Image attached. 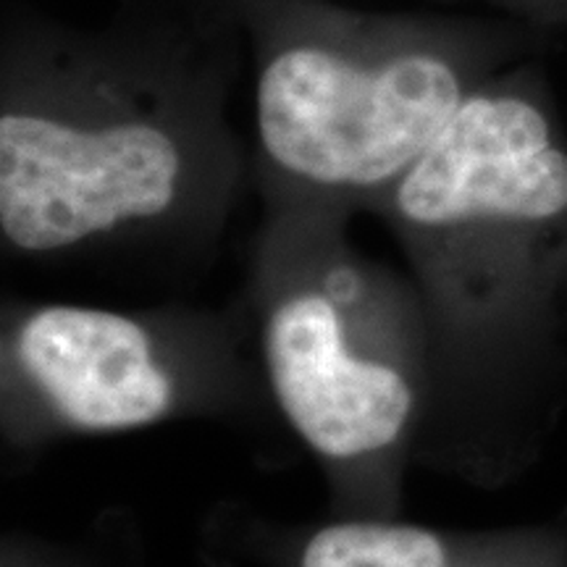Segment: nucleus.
Returning <instances> with one entry per match:
<instances>
[{
    "mask_svg": "<svg viewBox=\"0 0 567 567\" xmlns=\"http://www.w3.org/2000/svg\"><path fill=\"white\" fill-rule=\"evenodd\" d=\"M392 193L402 221L446 247L460 300L505 321L534 279L526 245L567 216V153L534 103L473 95Z\"/></svg>",
    "mask_w": 567,
    "mask_h": 567,
    "instance_id": "nucleus-1",
    "label": "nucleus"
},
{
    "mask_svg": "<svg viewBox=\"0 0 567 567\" xmlns=\"http://www.w3.org/2000/svg\"><path fill=\"white\" fill-rule=\"evenodd\" d=\"M457 71L429 51L360 55L295 42L255 87L268 158L316 187H394L465 103Z\"/></svg>",
    "mask_w": 567,
    "mask_h": 567,
    "instance_id": "nucleus-2",
    "label": "nucleus"
},
{
    "mask_svg": "<svg viewBox=\"0 0 567 567\" xmlns=\"http://www.w3.org/2000/svg\"><path fill=\"white\" fill-rule=\"evenodd\" d=\"M184 151L142 116H0V229L24 252H55L161 216L184 182Z\"/></svg>",
    "mask_w": 567,
    "mask_h": 567,
    "instance_id": "nucleus-3",
    "label": "nucleus"
},
{
    "mask_svg": "<svg viewBox=\"0 0 567 567\" xmlns=\"http://www.w3.org/2000/svg\"><path fill=\"white\" fill-rule=\"evenodd\" d=\"M268 379L287 421L329 460H360L402 436L415 373L334 281L295 289L264 331Z\"/></svg>",
    "mask_w": 567,
    "mask_h": 567,
    "instance_id": "nucleus-4",
    "label": "nucleus"
},
{
    "mask_svg": "<svg viewBox=\"0 0 567 567\" xmlns=\"http://www.w3.org/2000/svg\"><path fill=\"white\" fill-rule=\"evenodd\" d=\"M13 363L42 408L76 431L140 429L174 405V379L151 334L113 310H32L13 337Z\"/></svg>",
    "mask_w": 567,
    "mask_h": 567,
    "instance_id": "nucleus-5",
    "label": "nucleus"
},
{
    "mask_svg": "<svg viewBox=\"0 0 567 567\" xmlns=\"http://www.w3.org/2000/svg\"><path fill=\"white\" fill-rule=\"evenodd\" d=\"M300 567H567L555 530L446 536L394 523H334L305 544Z\"/></svg>",
    "mask_w": 567,
    "mask_h": 567,
    "instance_id": "nucleus-6",
    "label": "nucleus"
}]
</instances>
